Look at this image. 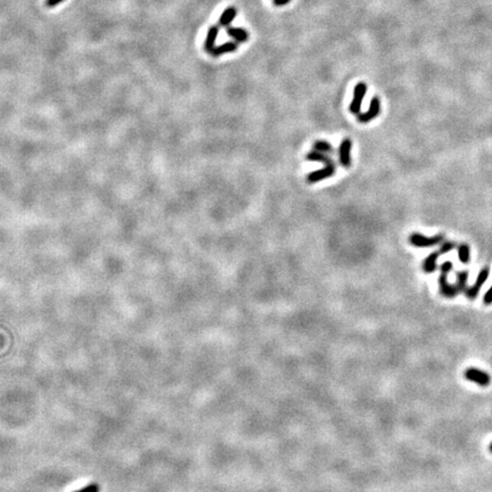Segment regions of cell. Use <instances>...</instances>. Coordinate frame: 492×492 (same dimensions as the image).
<instances>
[{"label": "cell", "instance_id": "5", "mask_svg": "<svg viewBox=\"0 0 492 492\" xmlns=\"http://www.w3.org/2000/svg\"><path fill=\"white\" fill-rule=\"evenodd\" d=\"M380 112H381V102H380V98H378L377 96H375V97L371 98L370 105H369V108H368V111L359 115V118H358L359 122H361V123L369 122V121H371V120L376 119L377 116H378V114H380Z\"/></svg>", "mask_w": 492, "mask_h": 492}, {"label": "cell", "instance_id": "20", "mask_svg": "<svg viewBox=\"0 0 492 492\" xmlns=\"http://www.w3.org/2000/svg\"><path fill=\"white\" fill-rule=\"evenodd\" d=\"M483 301L486 304H492V286L489 288V291L486 293Z\"/></svg>", "mask_w": 492, "mask_h": 492}, {"label": "cell", "instance_id": "15", "mask_svg": "<svg viewBox=\"0 0 492 492\" xmlns=\"http://www.w3.org/2000/svg\"><path fill=\"white\" fill-rule=\"evenodd\" d=\"M458 257L460 262L463 263H468L469 262V258H470V250L469 246L467 244H460L458 247Z\"/></svg>", "mask_w": 492, "mask_h": 492}, {"label": "cell", "instance_id": "10", "mask_svg": "<svg viewBox=\"0 0 492 492\" xmlns=\"http://www.w3.org/2000/svg\"><path fill=\"white\" fill-rule=\"evenodd\" d=\"M237 49H238V44H237V42L228 41V42H225V44H222L220 46L214 47L213 49H212V52H210V54L212 56H214V57H218V56L227 54V52H236Z\"/></svg>", "mask_w": 492, "mask_h": 492}, {"label": "cell", "instance_id": "16", "mask_svg": "<svg viewBox=\"0 0 492 492\" xmlns=\"http://www.w3.org/2000/svg\"><path fill=\"white\" fill-rule=\"evenodd\" d=\"M468 271H459L457 274V288L459 292H467Z\"/></svg>", "mask_w": 492, "mask_h": 492}, {"label": "cell", "instance_id": "17", "mask_svg": "<svg viewBox=\"0 0 492 492\" xmlns=\"http://www.w3.org/2000/svg\"><path fill=\"white\" fill-rule=\"evenodd\" d=\"M314 151L320 152V153H333V147L332 145L328 143V141L325 140H318L313 144Z\"/></svg>", "mask_w": 492, "mask_h": 492}, {"label": "cell", "instance_id": "3", "mask_svg": "<svg viewBox=\"0 0 492 492\" xmlns=\"http://www.w3.org/2000/svg\"><path fill=\"white\" fill-rule=\"evenodd\" d=\"M367 94V84L364 82H359L353 89V98L350 104V112L352 114H359L363 101Z\"/></svg>", "mask_w": 492, "mask_h": 492}, {"label": "cell", "instance_id": "12", "mask_svg": "<svg viewBox=\"0 0 492 492\" xmlns=\"http://www.w3.org/2000/svg\"><path fill=\"white\" fill-rule=\"evenodd\" d=\"M237 15V9L233 6H230L228 8H226L224 10V13L221 14L220 19H219V26L227 27L230 26V23L235 20V17Z\"/></svg>", "mask_w": 492, "mask_h": 492}, {"label": "cell", "instance_id": "1", "mask_svg": "<svg viewBox=\"0 0 492 492\" xmlns=\"http://www.w3.org/2000/svg\"><path fill=\"white\" fill-rule=\"evenodd\" d=\"M451 269L452 262H450V261L443 262L440 267L441 275L439 277V286H440V292L442 293V295L445 297H454L459 293L457 285H450L448 283V274Z\"/></svg>", "mask_w": 492, "mask_h": 492}, {"label": "cell", "instance_id": "21", "mask_svg": "<svg viewBox=\"0 0 492 492\" xmlns=\"http://www.w3.org/2000/svg\"><path fill=\"white\" fill-rule=\"evenodd\" d=\"M274 1V5L275 6H277V7H281V6H285V5H287V3L291 1V0H272Z\"/></svg>", "mask_w": 492, "mask_h": 492}, {"label": "cell", "instance_id": "6", "mask_svg": "<svg viewBox=\"0 0 492 492\" xmlns=\"http://www.w3.org/2000/svg\"><path fill=\"white\" fill-rule=\"evenodd\" d=\"M336 171V165H325V168L320 170H316V171H312L309 173L307 177V180L309 183H314L320 181V180L331 178V177L334 176V173Z\"/></svg>", "mask_w": 492, "mask_h": 492}, {"label": "cell", "instance_id": "7", "mask_svg": "<svg viewBox=\"0 0 492 492\" xmlns=\"http://www.w3.org/2000/svg\"><path fill=\"white\" fill-rule=\"evenodd\" d=\"M351 147H352V141L349 139V138H345V139L342 140L341 145H339L338 148V158H339V163L344 168H350L351 165Z\"/></svg>", "mask_w": 492, "mask_h": 492}, {"label": "cell", "instance_id": "9", "mask_svg": "<svg viewBox=\"0 0 492 492\" xmlns=\"http://www.w3.org/2000/svg\"><path fill=\"white\" fill-rule=\"evenodd\" d=\"M226 32H227L229 37H232L233 40L237 42H245L249 40L250 38L249 31L243 29V27H236L229 26L226 27Z\"/></svg>", "mask_w": 492, "mask_h": 492}, {"label": "cell", "instance_id": "14", "mask_svg": "<svg viewBox=\"0 0 492 492\" xmlns=\"http://www.w3.org/2000/svg\"><path fill=\"white\" fill-rule=\"evenodd\" d=\"M440 257V252H433L428 256L425 260H424L423 263V269L424 271L427 272V274H432L437 270V260Z\"/></svg>", "mask_w": 492, "mask_h": 492}, {"label": "cell", "instance_id": "11", "mask_svg": "<svg viewBox=\"0 0 492 492\" xmlns=\"http://www.w3.org/2000/svg\"><path fill=\"white\" fill-rule=\"evenodd\" d=\"M219 29H220L219 26H212L208 27L207 39H205V44H204V48L207 52H211L212 49L215 47L214 44L219 35Z\"/></svg>", "mask_w": 492, "mask_h": 492}, {"label": "cell", "instance_id": "23", "mask_svg": "<svg viewBox=\"0 0 492 492\" xmlns=\"http://www.w3.org/2000/svg\"><path fill=\"white\" fill-rule=\"evenodd\" d=\"M489 451H490V452H491V454H492V442H491V443H490V445H489Z\"/></svg>", "mask_w": 492, "mask_h": 492}, {"label": "cell", "instance_id": "4", "mask_svg": "<svg viewBox=\"0 0 492 492\" xmlns=\"http://www.w3.org/2000/svg\"><path fill=\"white\" fill-rule=\"evenodd\" d=\"M465 377L473 383L480 385V387H489L491 383L490 375L486 371L477 369V368H468L465 371Z\"/></svg>", "mask_w": 492, "mask_h": 492}, {"label": "cell", "instance_id": "2", "mask_svg": "<svg viewBox=\"0 0 492 492\" xmlns=\"http://www.w3.org/2000/svg\"><path fill=\"white\" fill-rule=\"evenodd\" d=\"M443 240V235H435L426 237L422 233H414L409 236V243L415 247H432L440 244Z\"/></svg>", "mask_w": 492, "mask_h": 492}, {"label": "cell", "instance_id": "13", "mask_svg": "<svg viewBox=\"0 0 492 492\" xmlns=\"http://www.w3.org/2000/svg\"><path fill=\"white\" fill-rule=\"evenodd\" d=\"M307 160L321 162V163H324L325 165H334L335 164L334 161H333L332 158L328 156V155H326L325 153H320V152H318V151H312V152H310V153H308Z\"/></svg>", "mask_w": 492, "mask_h": 492}, {"label": "cell", "instance_id": "18", "mask_svg": "<svg viewBox=\"0 0 492 492\" xmlns=\"http://www.w3.org/2000/svg\"><path fill=\"white\" fill-rule=\"evenodd\" d=\"M99 491H101V487H99V484L96 482H93V483L88 484V486L81 488V489L76 490L73 492H99Z\"/></svg>", "mask_w": 492, "mask_h": 492}, {"label": "cell", "instance_id": "19", "mask_svg": "<svg viewBox=\"0 0 492 492\" xmlns=\"http://www.w3.org/2000/svg\"><path fill=\"white\" fill-rule=\"evenodd\" d=\"M456 247V244L455 243H452V242H445L443 245L441 246V249L439 252H440V254H443V253H448V252H450L451 250H454Z\"/></svg>", "mask_w": 492, "mask_h": 492}, {"label": "cell", "instance_id": "22", "mask_svg": "<svg viewBox=\"0 0 492 492\" xmlns=\"http://www.w3.org/2000/svg\"><path fill=\"white\" fill-rule=\"evenodd\" d=\"M62 1H64V0H47V6L48 7H54L56 5H58V3H61Z\"/></svg>", "mask_w": 492, "mask_h": 492}, {"label": "cell", "instance_id": "8", "mask_svg": "<svg viewBox=\"0 0 492 492\" xmlns=\"http://www.w3.org/2000/svg\"><path fill=\"white\" fill-rule=\"evenodd\" d=\"M489 268H483L482 270L480 271V274L479 276H477V278H476V282H475V284H474L472 287L467 289V292H466V294L467 296L469 297V299H475V297L479 295V293H480V289L482 286L484 285V283L487 282V279L488 277H489Z\"/></svg>", "mask_w": 492, "mask_h": 492}]
</instances>
